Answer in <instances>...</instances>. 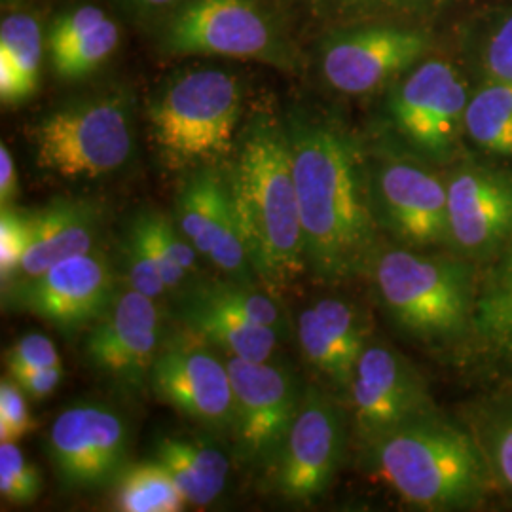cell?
I'll use <instances>...</instances> for the list:
<instances>
[{
  "label": "cell",
  "instance_id": "21",
  "mask_svg": "<svg viewBox=\"0 0 512 512\" xmlns=\"http://www.w3.org/2000/svg\"><path fill=\"white\" fill-rule=\"evenodd\" d=\"M31 220V241L14 281L37 277L63 258L90 253L101 217L93 203L55 200L31 213Z\"/></svg>",
  "mask_w": 512,
  "mask_h": 512
},
{
  "label": "cell",
  "instance_id": "19",
  "mask_svg": "<svg viewBox=\"0 0 512 512\" xmlns=\"http://www.w3.org/2000/svg\"><path fill=\"white\" fill-rule=\"evenodd\" d=\"M427 48L429 40L418 31L372 25L334 40L323 55V74L334 90L363 95L410 69Z\"/></svg>",
  "mask_w": 512,
  "mask_h": 512
},
{
  "label": "cell",
  "instance_id": "28",
  "mask_svg": "<svg viewBox=\"0 0 512 512\" xmlns=\"http://www.w3.org/2000/svg\"><path fill=\"white\" fill-rule=\"evenodd\" d=\"M475 336L495 359L512 368V249L497 277L478 296Z\"/></svg>",
  "mask_w": 512,
  "mask_h": 512
},
{
  "label": "cell",
  "instance_id": "1",
  "mask_svg": "<svg viewBox=\"0 0 512 512\" xmlns=\"http://www.w3.org/2000/svg\"><path fill=\"white\" fill-rule=\"evenodd\" d=\"M287 131L308 268L325 283L368 274L380 226L357 143L344 129L306 116H293Z\"/></svg>",
  "mask_w": 512,
  "mask_h": 512
},
{
  "label": "cell",
  "instance_id": "26",
  "mask_svg": "<svg viewBox=\"0 0 512 512\" xmlns=\"http://www.w3.org/2000/svg\"><path fill=\"white\" fill-rule=\"evenodd\" d=\"M465 131L478 147L495 156H512V92L490 80L467 103Z\"/></svg>",
  "mask_w": 512,
  "mask_h": 512
},
{
  "label": "cell",
  "instance_id": "16",
  "mask_svg": "<svg viewBox=\"0 0 512 512\" xmlns=\"http://www.w3.org/2000/svg\"><path fill=\"white\" fill-rule=\"evenodd\" d=\"M165 46L181 55L275 57L274 29L253 0H192L167 29Z\"/></svg>",
  "mask_w": 512,
  "mask_h": 512
},
{
  "label": "cell",
  "instance_id": "13",
  "mask_svg": "<svg viewBox=\"0 0 512 512\" xmlns=\"http://www.w3.org/2000/svg\"><path fill=\"white\" fill-rule=\"evenodd\" d=\"M378 226L412 249L450 245L446 181L406 158H389L370 175Z\"/></svg>",
  "mask_w": 512,
  "mask_h": 512
},
{
  "label": "cell",
  "instance_id": "9",
  "mask_svg": "<svg viewBox=\"0 0 512 512\" xmlns=\"http://www.w3.org/2000/svg\"><path fill=\"white\" fill-rule=\"evenodd\" d=\"M351 423L366 448L374 440L437 412L420 370L391 346L368 342L348 391Z\"/></svg>",
  "mask_w": 512,
  "mask_h": 512
},
{
  "label": "cell",
  "instance_id": "8",
  "mask_svg": "<svg viewBox=\"0 0 512 512\" xmlns=\"http://www.w3.org/2000/svg\"><path fill=\"white\" fill-rule=\"evenodd\" d=\"M150 389L160 403L215 431L234 429V387L217 348L192 330L162 342L150 368Z\"/></svg>",
  "mask_w": 512,
  "mask_h": 512
},
{
  "label": "cell",
  "instance_id": "2",
  "mask_svg": "<svg viewBox=\"0 0 512 512\" xmlns=\"http://www.w3.org/2000/svg\"><path fill=\"white\" fill-rule=\"evenodd\" d=\"M226 175L256 279L270 293H281L308 270L287 126L268 112L255 116Z\"/></svg>",
  "mask_w": 512,
  "mask_h": 512
},
{
  "label": "cell",
  "instance_id": "29",
  "mask_svg": "<svg viewBox=\"0 0 512 512\" xmlns=\"http://www.w3.org/2000/svg\"><path fill=\"white\" fill-rule=\"evenodd\" d=\"M473 433L494 480L512 494V395L484 406Z\"/></svg>",
  "mask_w": 512,
  "mask_h": 512
},
{
  "label": "cell",
  "instance_id": "17",
  "mask_svg": "<svg viewBox=\"0 0 512 512\" xmlns=\"http://www.w3.org/2000/svg\"><path fill=\"white\" fill-rule=\"evenodd\" d=\"M175 217L184 238L222 274L241 283L258 281L239 234L226 173L215 165L196 169L179 192Z\"/></svg>",
  "mask_w": 512,
  "mask_h": 512
},
{
  "label": "cell",
  "instance_id": "12",
  "mask_svg": "<svg viewBox=\"0 0 512 512\" xmlns=\"http://www.w3.org/2000/svg\"><path fill=\"white\" fill-rule=\"evenodd\" d=\"M46 450L67 488L114 484L129 465L128 423L107 404H74L52 423Z\"/></svg>",
  "mask_w": 512,
  "mask_h": 512
},
{
  "label": "cell",
  "instance_id": "5",
  "mask_svg": "<svg viewBox=\"0 0 512 512\" xmlns=\"http://www.w3.org/2000/svg\"><path fill=\"white\" fill-rule=\"evenodd\" d=\"M243 92L238 76L198 69L177 76L148 107L152 143L171 171L202 169L234 150Z\"/></svg>",
  "mask_w": 512,
  "mask_h": 512
},
{
  "label": "cell",
  "instance_id": "7",
  "mask_svg": "<svg viewBox=\"0 0 512 512\" xmlns=\"http://www.w3.org/2000/svg\"><path fill=\"white\" fill-rule=\"evenodd\" d=\"M234 387V442L241 463L275 467L300 412L304 389L287 368L270 361L226 357Z\"/></svg>",
  "mask_w": 512,
  "mask_h": 512
},
{
  "label": "cell",
  "instance_id": "23",
  "mask_svg": "<svg viewBox=\"0 0 512 512\" xmlns=\"http://www.w3.org/2000/svg\"><path fill=\"white\" fill-rule=\"evenodd\" d=\"M175 319L226 355L256 363L270 361L279 338H283L277 330L253 323L238 313L207 306L183 293L177 300Z\"/></svg>",
  "mask_w": 512,
  "mask_h": 512
},
{
  "label": "cell",
  "instance_id": "40",
  "mask_svg": "<svg viewBox=\"0 0 512 512\" xmlns=\"http://www.w3.org/2000/svg\"><path fill=\"white\" fill-rule=\"evenodd\" d=\"M141 2L143 6H150V8H158V6H165V4H171L173 0H137Z\"/></svg>",
  "mask_w": 512,
  "mask_h": 512
},
{
  "label": "cell",
  "instance_id": "22",
  "mask_svg": "<svg viewBox=\"0 0 512 512\" xmlns=\"http://www.w3.org/2000/svg\"><path fill=\"white\" fill-rule=\"evenodd\" d=\"M120 44V29L97 6H80L57 18L48 35L55 73L80 80L103 65Z\"/></svg>",
  "mask_w": 512,
  "mask_h": 512
},
{
  "label": "cell",
  "instance_id": "24",
  "mask_svg": "<svg viewBox=\"0 0 512 512\" xmlns=\"http://www.w3.org/2000/svg\"><path fill=\"white\" fill-rule=\"evenodd\" d=\"M154 459L173 478L188 505H209L226 486L228 459L207 440L167 437L158 442Z\"/></svg>",
  "mask_w": 512,
  "mask_h": 512
},
{
  "label": "cell",
  "instance_id": "33",
  "mask_svg": "<svg viewBox=\"0 0 512 512\" xmlns=\"http://www.w3.org/2000/svg\"><path fill=\"white\" fill-rule=\"evenodd\" d=\"M124 262L128 270V279L131 289L145 294L152 300H160L169 293L164 277L160 274L152 255L148 253L143 238L131 228L126 245H124Z\"/></svg>",
  "mask_w": 512,
  "mask_h": 512
},
{
  "label": "cell",
  "instance_id": "3",
  "mask_svg": "<svg viewBox=\"0 0 512 512\" xmlns=\"http://www.w3.org/2000/svg\"><path fill=\"white\" fill-rule=\"evenodd\" d=\"M365 452L374 475L423 511L476 507L494 480L475 433L439 412L374 440Z\"/></svg>",
  "mask_w": 512,
  "mask_h": 512
},
{
  "label": "cell",
  "instance_id": "6",
  "mask_svg": "<svg viewBox=\"0 0 512 512\" xmlns=\"http://www.w3.org/2000/svg\"><path fill=\"white\" fill-rule=\"evenodd\" d=\"M37 165L63 179H95L128 162L133 128L128 105L95 97L50 112L33 128Z\"/></svg>",
  "mask_w": 512,
  "mask_h": 512
},
{
  "label": "cell",
  "instance_id": "15",
  "mask_svg": "<svg viewBox=\"0 0 512 512\" xmlns=\"http://www.w3.org/2000/svg\"><path fill=\"white\" fill-rule=\"evenodd\" d=\"M162 346L156 300L128 289L116 294L86 336L93 368L129 391L141 389Z\"/></svg>",
  "mask_w": 512,
  "mask_h": 512
},
{
  "label": "cell",
  "instance_id": "27",
  "mask_svg": "<svg viewBox=\"0 0 512 512\" xmlns=\"http://www.w3.org/2000/svg\"><path fill=\"white\" fill-rule=\"evenodd\" d=\"M183 294L207 306L243 315L253 323L277 330L281 336L287 329L281 306L272 294L260 289L256 283H241L230 277L220 281H198L184 289Z\"/></svg>",
  "mask_w": 512,
  "mask_h": 512
},
{
  "label": "cell",
  "instance_id": "36",
  "mask_svg": "<svg viewBox=\"0 0 512 512\" xmlns=\"http://www.w3.org/2000/svg\"><path fill=\"white\" fill-rule=\"evenodd\" d=\"M131 228L145 241L148 253L152 255L158 270H160V274L164 277L169 293L181 291L184 281L188 279V274L173 260L169 249L165 247L164 239L160 236L156 220H154V211L141 213L137 219L133 220Z\"/></svg>",
  "mask_w": 512,
  "mask_h": 512
},
{
  "label": "cell",
  "instance_id": "35",
  "mask_svg": "<svg viewBox=\"0 0 512 512\" xmlns=\"http://www.w3.org/2000/svg\"><path fill=\"white\" fill-rule=\"evenodd\" d=\"M6 359H8V370L12 378H18L21 374H29L35 370L61 366V359L54 342L40 332H29L21 336L8 351Z\"/></svg>",
  "mask_w": 512,
  "mask_h": 512
},
{
  "label": "cell",
  "instance_id": "37",
  "mask_svg": "<svg viewBox=\"0 0 512 512\" xmlns=\"http://www.w3.org/2000/svg\"><path fill=\"white\" fill-rule=\"evenodd\" d=\"M486 69L490 80L512 92V14L495 31L486 50Z\"/></svg>",
  "mask_w": 512,
  "mask_h": 512
},
{
  "label": "cell",
  "instance_id": "30",
  "mask_svg": "<svg viewBox=\"0 0 512 512\" xmlns=\"http://www.w3.org/2000/svg\"><path fill=\"white\" fill-rule=\"evenodd\" d=\"M42 29L29 14H12L0 25V57L8 59L18 71L27 97H33L40 84Z\"/></svg>",
  "mask_w": 512,
  "mask_h": 512
},
{
  "label": "cell",
  "instance_id": "25",
  "mask_svg": "<svg viewBox=\"0 0 512 512\" xmlns=\"http://www.w3.org/2000/svg\"><path fill=\"white\" fill-rule=\"evenodd\" d=\"M114 484V505L118 511L177 512L188 505L173 478L156 459L128 465Z\"/></svg>",
  "mask_w": 512,
  "mask_h": 512
},
{
  "label": "cell",
  "instance_id": "34",
  "mask_svg": "<svg viewBox=\"0 0 512 512\" xmlns=\"http://www.w3.org/2000/svg\"><path fill=\"white\" fill-rule=\"evenodd\" d=\"M35 427L29 397L14 378H4L0 382V440L18 442L33 433Z\"/></svg>",
  "mask_w": 512,
  "mask_h": 512
},
{
  "label": "cell",
  "instance_id": "32",
  "mask_svg": "<svg viewBox=\"0 0 512 512\" xmlns=\"http://www.w3.org/2000/svg\"><path fill=\"white\" fill-rule=\"evenodd\" d=\"M31 213H23L12 205H4L0 213V275L2 283L16 279L23 255L31 241Z\"/></svg>",
  "mask_w": 512,
  "mask_h": 512
},
{
  "label": "cell",
  "instance_id": "18",
  "mask_svg": "<svg viewBox=\"0 0 512 512\" xmlns=\"http://www.w3.org/2000/svg\"><path fill=\"white\" fill-rule=\"evenodd\" d=\"M450 245L480 260L512 238V177L488 167L461 165L446 181Z\"/></svg>",
  "mask_w": 512,
  "mask_h": 512
},
{
  "label": "cell",
  "instance_id": "4",
  "mask_svg": "<svg viewBox=\"0 0 512 512\" xmlns=\"http://www.w3.org/2000/svg\"><path fill=\"white\" fill-rule=\"evenodd\" d=\"M393 325L429 348H456L475 334V270L463 256L412 247L378 251L368 270Z\"/></svg>",
  "mask_w": 512,
  "mask_h": 512
},
{
  "label": "cell",
  "instance_id": "38",
  "mask_svg": "<svg viewBox=\"0 0 512 512\" xmlns=\"http://www.w3.org/2000/svg\"><path fill=\"white\" fill-rule=\"evenodd\" d=\"M61 378H63V366H55V368H44L29 374H21L14 380L18 382L19 387L25 391L29 399L44 401L59 387Z\"/></svg>",
  "mask_w": 512,
  "mask_h": 512
},
{
  "label": "cell",
  "instance_id": "20",
  "mask_svg": "<svg viewBox=\"0 0 512 512\" xmlns=\"http://www.w3.org/2000/svg\"><path fill=\"white\" fill-rule=\"evenodd\" d=\"M359 311L336 298H325L298 317V344L310 363L338 393L348 395L357 361L368 344Z\"/></svg>",
  "mask_w": 512,
  "mask_h": 512
},
{
  "label": "cell",
  "instance_id": "31",
  "mask_svg": "<svg viewBox=\"0 0 512 512\" xmlns=\"http://www.w3.org/2000/svg\"><path fill=\"white\" fill-rule=\"evenodd\" d=\"M42 492V478L18 442L0 444V494L14 505H29Z\"/></svg>",
  "mask_w": 512,
  "mask_h": 512
},
{
  "label": "cell",
  "instance_id": "39",
  "mask_svg": "<svg viewBox=\"0 0 512 512\" xmlns=\"http://www.w3.org/2000/svg\"><path fill=\"white\" fill-rule=\"evenodd\" d=\"M18 192V173L16 164L12 158L10 148L4 143L0 145V202L4 205H12Z\"/></svg>",
  "mask_w": 512,
  "mask_h": 512
},
{
  "label": "cell",
  "instance_id": "11",
  "mask_svg": "<svg viewBox=\"0 0 512 512\" xmlns=\"http://www.w3.org/2000/svg\"><path fill=\"white\" fill-rule=\"evenodd\" d=\"M467 84L446 61L429 59L391 95L389 114L410 147L435 160L448 158L465 129Z\"/></svg>",
  "mask_w": 512,
  "mask_h": 512
},
{
  "label": "cell",
  "instance_id": "14",
  "mask_svg": "<svg viewBox=\"0 0 512 512\" xmlns=\"http://www.w3.org/2000/svg\"><path fill=\"white\" fill-rule=\"evenodd\" d=\"M10 304L52 323L65 334L92 327L114 300V279L101 253L69 256L46 272L14 281Z\"/></svg>",
  "mask_w": 512,
  "mask_h": 512
},
{
  "label": "cell",
  "instance_id": "10",
  "mask_svg": "<svg viewBox=\"0 0 512 512\" xmlns=\"http://www.w3.org/2000/svg\"><path fill=\"white\" fill-rule=\"evenodd\" d=\"M348 444L342 406L317 385L304 387V399L275 469L279 494L311 503L325 494L338 473Z\"/></svg>",
  "mask_w": 512,
  "mask_h": 512
}]
</instances>
